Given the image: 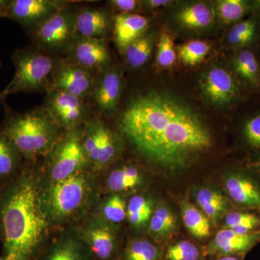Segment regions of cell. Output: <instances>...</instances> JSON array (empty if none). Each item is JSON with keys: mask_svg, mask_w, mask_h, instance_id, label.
I'll use <instances>...</instances> for the list:
<instances>
[{"mask_svg": "<svg viewBox=\"0 0 260 260\" xmlns=\"http://www.w3.org/2000/svg\"><path fill=\"white\" fill-rule=\"evenodd\" d=\"M119 126L143 158L169 170L187 167L213 144L198 113L167 93L135 97L119 117Z\"/></svg>", "mask_w": 260, "mask_h": 260, "instance_id": "1", "label": "cell"}, {"mask_svg": "<svg viewBox=\"0 0 260 260\" xmlns=\"http://www.w3.org/2000/svg\"><path fill=\"white\" fill-rule=\"evenodd\" d=\"M37 175L25 170L0 195L5 260H32L51 226L42 203Z\"/></svg>", "mask_w": 260, "mask_h": 260, "instance_id": "2", "label": "cell"}, {"mask_svg": "<svg viewBox=\"0 0 260 260\" xmlns=\"http://www.w3.org/2000/svg\"><path fill=\"white\" fill-rule=\"evenodd\" d=\"M98 194L95 174L86 169L42 187V206L51 225H64L83 218Z\"/></svg>", "mask_w": 260, "mask_h": 260, "instance_id": "3", "label": "cell"}, {"mask_svg": "<svg viewBox=\"0 0 260 260\" xmlns=\"http://www.w3.org/2000/svg\"><path fill=\"white\" fill-rule=\"evenodd\" d=\"M64 131L44 108L10 115L2 133L14 143L23 156L32 159L47 155Z\"/></svg>", "mask_w": 260, "mask_h": 260, "instance_id": "4", "label": "cell"}, {"mask_svg": "<svg viewBox=\"0 0 260 260\" xmlns=\"http://www.w3.org/2000/svg\"><path fill=\"white\" fill-rule=\"evenodd\" d=\"M15 71L13 79L0 92V100L18 93L47 91L57 60L40 50L20 49L13 54Z\"/></svg>", "mask_w": 260, "mask_h": 260, "instance_id": "5", "label": "cell"}, {"mask_svg": "<svg viewBox=\"0 0 260 260\" xmlns=\"http://www.w3.org/2000/svg\"><path fill=\"white\" fill-rule=\"evenodd\" d=\"M47 157L49 183L64 180L90 167L82 144V131L79 128L64 131Z\"/></svg>", "mask_w": 260, "mask_h": 260, "instance_id": "6", "label": "cell"}, {"mask_svg": "<svg viewBox=\"0 0 260 260\" xmlns=\"http://www.w3.org/2000/svg\"><path fill=\"white\" fill-rule=\"evenodd\" d=\"M77 12L65 7L29 32L40 51L70 53L76 39Z\"/></svg>", "mask_w": 260, "mask_h": 260, "instance_id": "7", "label": "cell"}, {"mask_svg": "<svg viewBox=\"0 0 260 260\" xmlns=\"http://www.w3.org/2000/svg\"><path fill=\"white\" fill-rule=\"evenodd\" d=\"M82 144L90 166L104 169L115 159L119 143L115 135L99 118H90L82 131Z\"/></svg>", "mask_w": 260, "mask_h": 260, "instance_id": "8", "label": "cell"}, {"mask_svg": "<svg viewBox=\"0 0 260 260\" xmlns=\"http://www.w3.org/2000/svg\"><path fill=\"white\" fill-rule=\"evenodd\" d=\"M44 109L65 131L79 128L90 119V107L85 100L61 90H48Z\"/></svg>", "mask_w": 260, "mask_h": 260, "instance_id": "9", "label": "cell"}, {"mask_svg": "<svg viewBox=\"0 0 260 260\" xmlns=\"http://www.w3.org/2000/svg\"><path fill=\"white\" fill-rule=\"evenodd\" d=\"M95 82V75L67 58L57 60L48 90H61L86 100L91 97Z\"/></svg>", "mask_w": 260, "mask_h": 260, "instance_id": "10", "label": "cell"}, {"mask_svg": "<svg viewBox=\"0 0 260 260\" xmlns=\"http://www.w3.org/2000/svg\"><path fill=\"white\" fill-rule=\"evenodd\" d=\"M93 259L111 260L117 249L114 225L99 216L93 217L75 230Z\"/></svg>", "mask_w": 260, "mask_h": 260, "instance_id": "11", "label": "cell"}, {"mask_svg": "<svg viewBox=\"0 0 260 260\" xmlns=\"http://www.w3.org/2000/svg\"><path fill=\"white\" fill-rule=\"evenodd\" d=\"M68 5V2L54 0H12L7 18L18 22L30 32Z\"/></svg>", "mask_w": 260, "mask_h": 260, "instance_id": "12", "label": "cell"}, {"mask_svg": "<svg viewBox=\"0 0 260 260\" xmlns=\"http://www.w3.org/2000/svg\"><path fill=\"white\" fill-rule=\"evenodd\" d=\"M200 87L205 96L218 105H232L241 98V88L237 80L223 68H213L205 73Z\"/></svg>", "mask_w": 260, "mask_h": 260, "instance_id": "13", "label": "cell"}, {"mask_svg": "<svg viewBox=\"0 0 260 260\" xmlns=\"http://www.w3.org/2000/svg\"><path fill=\"white\" fill-rule=\"evenodd\" d=\"M70 59L93 75L107 70L111 56L104 39L76 37Z\"/></svg>", "mask_w": 260, "mask_h": 260, "instance_id": "14", "label": "cell"}, {"mask_svg": "<svg viewBox=\"0 0 260 260\" xmlns=\"http://www.w3.org/2000/svg\"><path fill=\"white\" fill-rule=\"evenodd\" d=\"M260 242V231L239 234L229 229L217 233L204 250L205 256H242Z\"/></svg>", "mask_w": 260, "mask_h": 260, "instance_id": "15", "label": "cell"}, {"mask_svg": "<svg viewBox=\"0 0 260 260\" xmlns=\"http://www.w3.org/2000/svg\"><path fill=\"white\" fill-rule=\"evenodd\" d=\"M224 184L229 198L238 206L260 211V184L251 174L242 170L232 171Z\"/></svg>", "mask_w": 260, "mask_h": 260, "instance_id": "16", "label": "cell"}, {"mask_svg": "<svg viewBox=\"0 0 260 260\" xmlns=\"http://www.w3.org/2000/svg\"><path fill=\"white\" fill-rule=\"evenodd\" d=\"M121 75L116 70H104L100 73V76L95 78L91 97L99 112L107 115L115 113L121 95Z\"/></svg>", "mask_w": 260, "mask_h": 260, "instance_id": "17", "label": "cell"}, {"mask_svg": "<svg viewBox=\"0 0 260 260\" xmlns=\"http://www.w3.org/2000/svg\"><path fill=\"white\" fill-rule=\"evenodd\" d=\"M113 22L114 42L123 54L132 43L143 35L148 26V19L136 13L116 15Z\"/></svg>", "mask_w": 260, "mask_h": 260, "instance_id": "18", "label": "cell"}, {"mask_svg": "<svg viewBox=\"0 0 260 260\" xmlns=\"http://www.w3.org/2000/svg\"><path fill=\"white\" fill-rule=\"evenodd\" d=\"M75 230L65 232L51 244L43 260H93Z\"/></svg>", "mask_w": 260, "mask_h": 260, "instance_id": "19", "label": "cell"}, {"mask_svg": "<svg viewBox=\"0 0 260 260\" xmlns=\"http://www.w3.org/2000/svg\"><path fill=\"white\" fill-rule=\"evenodd\" d=\"M110 25V18L105 10L84 8L77 12V37L103 39Z\"/></svg>", "mask_w": 260, "mask_h": 260, "instance_id": "20", "label": "cell"}, {"mask_svg": "<svg viewBox=\"0 0 260 260\" xmlns=\"http://www.w3.org/2000/svg\"><path fill=\"white\" fill-rule=\"evenodd\" d=\"M194 198L201 211L213 223H217L229 208V202L223 194L210 187L195 189Z\"/></svg>", "mask_w": 260, "mask_h": 260, "instance_id": "21", "label": "cell"}, {"mask_svg": "<svg viewBox=\"0 0 260 260\" xmlns=\"http://www.w3.org/2000/svg\"><path fill=\"white\" fill-rule=\"evenodd\" d=\"M233 68L238 76L251 88H260V62L250 49H241L233 59Z\"/></svg>", "mask_w": 260, "mask_h": 260, "instance_id": "22", "label": "cell"}, {"mask_svg": "<svg viewBox=\"0 0 260 260\" xmlns=\"http://www.w3.org/2000/svg\"><path fill=\"white\" fill-rule=\"evenodd\" d=\"M183 221L191 236L203 239L211 235L210 220L204 213L187 200L181 203Z\"/></svg>", "mask_w": 260, "mask_h": 260, "instance_id": "23", "label": "cell"}, {"mask_svg": "<svg viewBox=\"0 0 260 260\" xmlns=\"http://www.w3.org/2000/svg\"><path fill=\"white\" fill-rule=\"evenodd\" d=\"M142 181L138 169L134 166H124L114 169L108 176L107 186L114 194L129 191L137 187Z\"/></svg>", "mask_w": 260, "mask_h": 260, "instance_id": "24", "label": "cell"}, {"mask_svg": "<svg viewBox=\"0 0 260 260\" xmlns=\"http://www.w3.org/2000/svg\"><path fill=\"white\" fill-rule=\"evenodd\" d=\"M177 229V218L166 205H160L153 211L150 222L149 232L158 239H167Z\"/></svg>", "mask_w": 260, "mask_h": 260, "instance_id": "25", "label": "cell"}, {"mask_svg": "<svg viewBox=\"0 0 260 260\" xmlns=\"http://www.w3.org/2000/svg\"><path fill=\"white\" fill-rule=\"evenodd\" d=\"M213 13L204 3L186 7L177 15V20L186 28L199 29L209 26L213 21Z\"/></svg>", "mask_w": 260, "mask_h": 260, "instance_id": "26", "label": "cell"}, {"mask_svg": "<svg viewBox=\"0 0 260 260\" xmlns=\"http://www.w3.org/2000/svg\"><path fill=\"white\" fill-rule=\"evenodd\" d=\"M21 153L14 143L0 133V181H5L13 176L18 169Z\"/></svg>", "mask_w": 260, "mask_h": 260, "instance_id": "27", "label": "cell"}, {"mask_svg": "<svg viewBox=\"0 0 260 260\" xmlns=\"http://www.w3.org/2000/svg\"><path fill=\"white\" fill-rule=\"evenodd\" d=\"M259 34V23L255 18L243 20L235 23L228 35L229 44L244 49L255 42Z\"/></svg>", "mask_w": 260, "mask_h": 260, "instance_id": "28", "label": "cell"}, {"mask_svg": "<svg viewBox=\"0 0 260 260\" xmlns=\"http://www.w3.org/2000/svg\"><path fill=\"white\" fill-rule=\"evenodd\" d=\"M162 256L161 249L148 239H135L126 244L121 260H162Z\"/></svg>", "mask_w": 260, "mask_h": 260, "instance_id": "29", "label": "cell"}, {"mask_svg": "<svg viewBox=\"0 0 260 260\" xmlns=\"http://www.w3.org/2000/svg\"><path fill=\"white\" fill-rule=\"evenodd\" d=\"M153 213V202L142 195L133 196L126 207V218L136 228L144 226L150 222Z\"/></svg>", "mask_w": 260, "mask_h": 260, "instance_id": "30", "label": "cell"}, {"mask_svg": "<svg viewBox=\"0 0 260 260\" xmlns=\"http://www.w3.org/2000/svg\"><path fill=\"white\" fill-rule=\"evenodd\" d=\"M225 229L239 234H249L260 231V216L250 212H231L225 216Z\"/></svg>", "mask_w": 260, "mask_h": 260, "instance_id": "31", "label": "cell"}, {"mask_svg": "<svg viewBox=\"0 0 260 260\" xmlns=\"http://www.w3.org/2000/svg\"><path fill=\"white\" fill-rule=\"evenodd\" d=\"M251 11V3L246 0H222L217 5V13L225 24L238 23Z\"/></svg>", "mask_w": 260, "mask_h": 260, "instance_id": "32", "label": "cell"}, {"mask_svg": "<svg viewBox=\"0 0 260 260\" xmlns=\"http://www.w3.org/2000/svg\"><path fill=\"white\" fill-rule=\"evenodd\" d=\"M153 48V39L150 36H142L126 48V61L132 68H139L148 61Z\"/></svg>", "mask_w": 260, "mask_h": 260, "instance_id": "33", "label": "cell"}, {"mask_svg": "<svg viewBox=\"0 0 260 260\" xmlns=\"http://www.w3.org/2000/svg\"><path fill=\"white\" fill-rule=\"evenodd\" d=\"M126 207L125 200L120 195H111L102 203L99 217L112 225L120 223L126 218Z\"/></svg>", "mask_w": 260, "mask_h": 260, "instance_id": "34", "label": "cell"}, {"mask_svg": "<svg viewBox=\"0 0 260 260\" xmlns=\"http://www.w3.org/2000/svg\"><path fill=\"white\" fill-rule=\"evenodd\" d=\"M210 49V47L208 43L193 40L179 47V55L184 64L194 66L205 59Z\"/></svg>", "mask_w": 260, "mask_h": 260, "instance_id": "35", "label": "cell"}, {"mask_svg": "<svg viewBox=\"0 0 260 260\" xmlns=\"http://www.w3.org/2000/svg\"><path fill=\"white\" fill-rule=\"evenodd\" d=\"M241 135L247 148L260 152V112L245 119L241 128Z\"/></svg>", "mask_w": 260, "mask_h": 260, "instance_id": "36", "label": "cell"}, {"mask_svg": "<svg viewBox=\"0 0 260 260\" xmlns=\"http://www.w3.org/2000/svg\"><path fill=\"white\" fill-rule=\"evenodd\" d=\"M200 256L201 253L198 246L189 241L172 244L164 254L165 260H200Z\"/></svg>", "mask_w": 260, "mask_h": 260, "instance_id": "37", "label": "cell"}, {"mask_svg": "<svg viewBox=\"0 0 260 260\" xmlns=\"http://www.w3.org/2000/svg\"><path fill=\"white\" fill-rule=\"evenodd\" d=\"M177 59L174 42L170 34L164 32L159 39L156 60L162 68H170Z\"/></svg>", "mask_w": 260, "mask_h": 260, "instance_id": "38", "label": "cell"}, {"mask_svg": "<svg viewBox=\"0 0 260 260\" xmlns=\"http://www.w3.org/2000/svg\"><path fill=\"white\" fill-rule=\"evenodd\" d=\"M109 3L113 9L120 13L119 14H132L140 5V2L136 0H112Z\"/></svg>", "mask_w": 260, "mask_h": 260, "instance_id": "39", "label": "cell"}, {"mask_svg": "<svg viewBox=\"0 0 260 260\" xmlns=\"http://www.w3.org/2000/svg\"><path fill=\"white\" fill-rule=\"evenodd\" d=\"M172 2L169 0H148V1L144 2L145 6L148 7V8H156L159 7L166 6L170 4Z\"/></svg>", "mask_w": 260, "mask_h": 260, "instance_id": "40", "label": "cell"}, {"mask_svg": "<svg viewBox=\"0 0 260 260\" xmlns=\"http://www.w3.org/2000/svg\"><path fill=\"white\" fill-rule=\"evenodd\" d=\"M10 1L0 0V18L8 17V9Z\"/></svg>", "mask_w": 260, "mask_h": 260, "instance_id": "41", "label": "cell"}, {"mask_svg": "<svg viewBox=\"0 0 260 260\" xmlns=\"http://www.w3.org/2000/svg\"><path fill=\"white\" fill-rule=\"evenodd\" d=\"M241 256L239 255H229L218 256L215 260H242Z\"/></svg>", "mask_w": 260, "mask_h": 260, "instance_id": "42", "label": "cell"}, {"mask_svg": "<svg viewBox=\"0 0 260 260\" xmlns=\"http://www.w3.org/2000/svg\"><path fill=\"white\" fill-rule=\"evenodd\" d=\"M251 10H254L260 15V0H257V1L254 2V3H251Z\"/></svg>", "mask_w": 260, "mask_h": 260, "instance_id": "43", "label": "cell"}, {"mask_svg": "<svg viewBox=\"0 0 260 260\" xmlns=\"http://www.w3.org/2000/svg\"><path fill=\"white\" fill-rule=\"evenodd\" d=\"M254 167L255 168L256 172L260 174V157L256 159L255 162H254Z\"/></svg>", "mask_w": 260, "mask_h": 260, "instance_id": "44", "label": "cell"}, {"mask_svg": "<svg viewBox=\"0 0 260 260\" xmlns=\"http://www.w3.org/2000/svg\"><path fill=\"white\" fill-rule=\"evenodd\" d=\"M1 233H3V230H2L1 223H0V235H1Z\"/></svg>", "mask_w": 260, "mask_h": 260, "instance_id": "45", "label": "cell"}, {"mask_svg": "<svg viewBox=\"0 0 260 260\" xmlns=\"http://www.w3.org/2000/svg\"><path fill=\"white\" fill-rule=\"evenodd\" d=\"M0 260H5V257H2V256H0Z\"/></svg>", "mask_w": 260, "mask_h": 260, "instance_id": "46", "label": "cell"}]
</instances>
